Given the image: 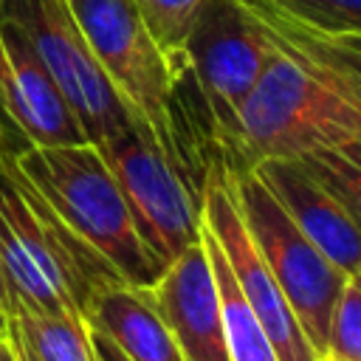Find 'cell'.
<instances>
[{
  "instance_id": "2e32d148",
  "label": "cell",
  "mask_w": 361,
  "mask_h": 361,
  "mask_svg": "<svg viewBox=\"0 0 361 361\" xmlns=\"http://www.w3.org/2000/svg\"><path fill=\"white\" fill-rule=\"evenodd\" d=\"M149 37L155 39V45L161 48V54L169 59V65L175 68L178 79L186 71V39L189 31L197 20V11L203 8L206 0H133Z\"/></svg>"
},
{
  "instance_id": "ffe728a7",
  "label": "cell",
  "mask_w": 361,
  "mask_h": 361,
  "mask_svg": "<svg viewBox=\"0 0 361 361\" xmlns=\"http://www.w3.org/2000/svg\"><path fill=\"white\" fill-rule=\"evenodd\" d=\"M11 313H14V302H11V293H8V285L3 276V265H0V333H6Z\"/></svg>"
},
{
  "instance_id": "e0dca14e",
  "label": "cell",
  "mask_w": 361,
  "mask_h": 361,
  "mask_svg": "<svg viewBox=\"0 0 361 361\" xmlns=\"http://www.w3.org/2000/svg\"><path fill=\"white\" fill-rule=\"evenodd\" d=\"M322 361H361V279L347 276L324 336Z\"/></svg>"
},
{
  "instance_id": "7402d4cb",
  "label": "cell",
  "mask_w": 361,
  "mask_h": 361,
  "mask_svg": "<svg viewBox=\"0 0 361 361\" xmlns=\"http://www.w3.org/2000/svg\"><path fill=\"white\" fill-rule=\"evenodd\" d=\"M8 333H11V327H8ZM11 338H14V347H17V355H20V361H34V358L25 353V347L17 341V336H14V333H11Z\"/></svg>"
},
{
  "instance_id": "d6986e66",
  "label": "cell",
  "mask_w": 361,
  "mask_h": 361,
  "mask_svg": "<svg viewBox=\"0 0 361 361\" xmlns=\"http://www.w3.org/2000/svg\"><path fill=\"white\" fill-rule=\"evenodd\" d=\"M90 344H93V350H96V358L99 361H130L107 336H102L99 330H90Z\"/></svg>"
},
{
  "instance_id": "7a4b0ae2",
  "label": "cell",
  "mask_w": 361,
  "mask_h": 361,
  "mask_svg": "<svg viewBox=\"0 0 361 361\" xmlns=\"http://www.w3.org/2000/svg\"><path fill=\"white\" fill-rule=\"evenodd\" d=\"M0 265L14 310L85 322L90 302L124 279L87 248L0 147ZM87 324V322H85Z\"/></svg>"
},
{
  "instance_id": "5b68a950",
  "label": "cell",
  "mask_w": 361,
  "mask_h": 361,
  "mask_svg": "<svg viewBox=\"0 0 361 361\" xmlns=\"http://www.w3.org/2000/svg\"><path fill=\"white\" fill-rule=\"evenodd\" d=\"M96 147L121 189L138 240L164 271L183 248L200 240V189L192 186L189 166L164 149L141 121Z\"/></svg>"
},
{
  "instance_id": "30bf717a",
  "label": "cell",
  "mask_w": 361,
  "mask_h": 361,
  "mask_svg": "<svg viewBox=\"0 0 361 361\" xmlns=\"http://www.w3.org/2000/svg\"><path fill=\"white\" fill-rule=\"evenodd\" d=\"M0 121L28 144L87 141L59 87L8 20H0Z\"/></svg>"
},
{
  "instance_id": "6da1fadb",
  "label": "cell",
  "mask_w": 361,
  "mask_h": 361,
  "mask_svg": "<svg viewBox=\"0 0 361 361\" xmlns=\"http://www.w3.org/2000/svg\"><path fill=\"white\" fill-rule=\"evenodd\" d=\"M265 25L274 54L237 116L228 164L299 158L361 144L358 34L299 20L274 0H243Z\"/></svg>"
},
{
  "instance_id": "ac0fdd59",
  "label": "cell",
  "mask_w": 361,
  "mask_h": 361,
  "mask_svg": "<svg viewBox=\"0 0 361 361\" xmlns=\"http://www.w3.org/2000/svg\"><path fill=\"white\" fill-rule=\"evenodd\" d=\"M299 20L336 34H361V0H274Z\"/></svg>"
},
{
  "instance_id": "8fae6325",
  "label": "cell",
  "mask_w": 361,
  "mask_h": 361,
  "mask_svg": "<svg viewBox=\"0 0 361 361\" xmlns=\"http://www.w3.org/2000/svg\"><path fill=\"white\" fill-rule=\"evenodd\" d=\"M149 299L183 361H228L217 285L203 243L183 248L152 282Z\"/></svg>"
},
{
  "instance_id": "4fadbf2b",
  "label": "cell",
  "mask_w": 361,
  "mask_h": 361,
  "mask_svg": "<svg viewBox=\"0 0 361 361\" xmlns=\"http://www.w3.org/2000/svg\"><path fill=\"white\" fill-rule=\"evenodd\" d=\"M90 330L107 336L130 361H183L169 327L158 316L149 288L110 285L87 307Z\"/></svg>"
},
{
  "instance_id": "8992f818",
  "label": "cell",
  "mask_w": 361,
  "mask_h": 361,
  "mask_svg": "<svg viewBox=\"0 0 361 361\" xmlns=\"http://www.w3.org/2000/svg\"><path fill=\"white\" fill-rule=\"evenodd\" d=\"M228 178L234 203L262 262L268 265L279 290L290 302L305 330V338L322 358L327 319L347 282V274L336 268L307 240V234L288 217V212L279 206L271 189L254 175L251 166L228 164Z\"/></svg>"
},
{
  "instance_id": "277c9868",
  "label": "cell",
  "mask_w": 361,
  "mask_h": 361,
  "mask_svg": "<svg viewBox=\"0 0 361 361\" xmlns=\"http://www.w3.org/2000/svg\"><path fill=\"white\" fill-rule=\"evenodd\" d=\"M96 62L124 99L130 113L147 124L178 161L189 152L175 121L178 73L149 37L133 0H68Z\"/></svg>"
},
{
  "instance_id": "9c48e42d",
  "label": "cell",
  "mask_w": 361,
  "mask_h": 361,
  "mask_svg": "<svg viewBox=\"0 0 361 361\" xmlns=\"http://www.w3.org/2000/svg\"><path fill=\"white\" fill-rule=\"evenodd\" d=\"M200 220L220 243V248L231 265V274L237 279V288L245 296L248 307L254 310L257 322L262 324L279 361H322L316 355V350L310 347V341L305 338V330H302L290 302L279 290L276 279L271 276L268 265L262 262V257L240 217V209H237L234 192H231V178H228V161L223 158V152L203 172Z\"/></svg>"
},
{
  "instance_id": "7c38bea8",
  "label": "cell",
  "mask_w": 361,
  "mask_h": 361,
  "mask_svg": "<svg viewBox=\"0 0 361 361\" xmlns=\"http://www.w3.org/2000/svg\"><path fill=\"white\" fill-rule=\"evenodd\" d=\"M248 166L271 189L288 217L307 234V240L347 276H358V214H353L299 158H262Z\"/></svg>"
},
{
  "instance_id": "9a60e30c",
  "label": "cell",
  "mask_w": 361,
  "mask_h": 361,
  "mask_svg": "<svg viewBox=\"0 0 361 361\" xmlns=\"http://www.w3.org/2000/svg\"><path fill=\"white\" fill-rule=\"evenodd\" d=\"M8 327L34 361H99L90 327L79 319L14 310Z\"/></svg>"
},
{
  "instance_id": "52a82bcc",
  "label": "cell",
  "mask_w": 361,
  "mask_h": 361,
  "mask_svg": "<svg viewBox=\"0 0 361 361\" xmlns=\"http://www.w3.org/2000/svg\"><path fill=\"white\" fill-rule=\"evenodd\" d=\"M274 54L265 25L243 0H206L189 31L183 56L209 118L212 141L231 155L237 116Z\"/></svg>"
},
{
  "instance_id": "5bb4252c",
  "label": "cell",
  "mask_w": 361,
  "mask_h": 361,
  "mask_svg": "<svg viewBox=\"0 0 361 361\" xmlns=\"http://www.w3.org/2000/svg\"><path fill=\"white\" fill-rule=\"evenodd\" d=\"M200 243L209 254L214 285H217V299H220V316H223V333H226V347H228V361H279L274 344L268 341L262 324L257 322L254 310L248 307L245 296L237 288V279L231 274V265L214 240V234L203 226L200 220Z\"/></svg>"
},
{
  "instance_id": "3957f363",
  "label": "cell",
  "mask_w": 361,
  "mask_h": 361,
  "mask_svg": "<svg viewBox=\"0 0 361 361\" xmlns=\"http://www.w3.org/2000/svg\"><path fill=\"white\" fill-rule=\"evenodd\" d=\"M0 147L54 214L127 285L152 288L161 268L138 240L121 189L96 144H28L0 121Z\"/></svg>"
},
{
  "instance_id": "ba28073f",
  "label": "cell",
  "mask_w": 361,
  "mask_h": 361,
  "mask_svg": "<svg viewBox=\"0 0 361 361\" xmlns=\"http://www.w3.org/2000/svg\"><path fill=\"white\" fill-rule=\"evenodd\" d=\"M0 20L25 37L90 144L138 121L96 62L68 0H0Z\"/></svg>"
},
{
  "instance_id": "44dd1931",
  "label": "cell",
  "mask_w": 361,
  "mask_h": 361,
  "mask_svg": "<svg viewBox=\"0 0 361 361\" xmlns=\"http://www.w3.org/2000/svg\"><path fill=\"white\" fill-rule=\"evenodd\" d=\"M0 361H20L17 355V347H14V338L6 327V333H0Z\"/></svg>"
}]
</instances>
